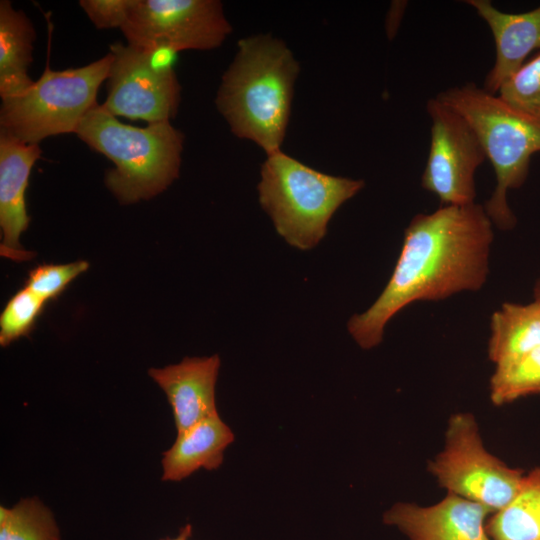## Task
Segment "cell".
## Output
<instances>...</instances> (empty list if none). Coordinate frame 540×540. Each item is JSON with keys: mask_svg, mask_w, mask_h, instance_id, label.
Returning a JSON list of instances; mask_svg holds the SVG:
<instances>
[{"mask_svg": "<svg viewBox=\"0 0 540 540\" xmlns=\"http://www.w3.org/2000/svg\"><path fill=\"white\" fill-rule=\"evenodd\" d=\"M493 239V223L475 202L415 215L388 283L365 312L349 319L350 335L362 349H371L382 342L387 323L409 304L481 289Z\"/></svg>", "mask_w": 540, "mask_h": 540, "instance_id": "6da1fadb", "label": "cell"}, {"mask_svg": "<svg viewBox=\"0 0 540 540\" xmlns=\"http://www.w3.org/2000/svg\"><path fill=\"white\" fill-rule=\"evenodd\" d=\"M299 72V62L283 40L271 34L240 39L215 99L230 131L266 155L280 151Z\"/></svg>", "mask_w": 540, "mask_h": 540, "instance_id": "7a4b0ae2", "label": "cell"}, {"mask_svg": "<svg viewBox=\"0 0 540 540\" xmlns=\"http://www.w3.org/2000/svg\"><path fill=\"white\" fill-rule=\"evenodd\" d=\"M75 134L113 162L105 184L122 204L151 199L179 176L184 134L171 121L131 126L97 103Z\"/></svg>", "mask_w": 540, "mask_h": 540, "instance_id": "3957f363", "label": "cell"}, {"mask_svg": "<svg viewBox=\"0 0 540 540\" xmlns=\"http://www.w3.org/2000/svg\"><path fill=\"white\" fill-rule=\"evenodd\" d=\"M436 98L456 110L477 135L496 177L483 206L493 225L513 229L517 220L507 193L524 184L531 157L540 151V120L514 110L473 82L448 88Z\"/></svg>", "mask_w": 540, "mask_h": 540, "instance_id": "277c9868", "label": "cell"}, {"mask_svg": "<svg viewBox=\"0 0 540 540\" xmlns=\"http://www.w3.org/2000/svg\"><path fill=\"white\" fill-rule=\"evenodd\" d=\"M364 185L362 179L315 170L280 150L266 155L257 190L277 233L289 245L309 250L325 237L337 209Z\"/></svg>", "mask_w": 540, "mask_h": 540, "instance_id": "5b68a950", "label": "cell"}, {"mask_svg": "<svg viewBox=\"0 0 540 540\" xmlns=\"http://www.w3.org/2000/svg\"><path fill=\"white\" fill-rule=\"evenodd\" d=\"M112 55L88 65L52 70L48 66L24 93L2 100L0 132L28 144L75 133L96 104L98 89L107 80Z\"/></svg>", "mask_w": 540, "mask_h": 540, "instance_id": "8992f818", "label": "cell"}, {"mask_svg": "<svg viewBox=\"0 0 540 540\" xmlns=\"http://www.w3.org/2000/svg\"><path fill=\"white\" fill-rule=\"evenodd\" d=\"M429 472L447 493L486 507L491 514L517 494L524 473L511 468L485 447L471 413H455L447 424L444 448L428 463Z\"/></svg>", "mask_w": 540, "mask_h": 540, "instance_id": "52a82bcc", "label": "cell"}, {"mask_svg": "<svg viewBox=\"0 0 540 540\" xmlns=\"http://www.w3.org/2000/svg\"><path fill=\"white\" fill-rule=\"evenodd\" d=\"M101 105L113 116L149 123L171 121L181 101V86L173 68L175 51L115 42Z\"/></svg>", "mask_w": 540, "mask_h": 540, "instance_id": "ba28073f", "label": "cell"}, {"mask_svg": "<svg viewBox=\"0 0 540 540\" xmlns=\"http://www.w3.org/2000/svg\"><path fill=\"white\" fill-rule=\"evenodd\" d=\"M128 44L212 50L232 32L219 0H134L121 28Z\"/></svg>", "mask_w": 540, "mask_h": 540, "instance_id": "9c48e42d", "label": "cell"}, {"mask_svg": "<svg viewBox=\"0 0 540 540\" xmlns=\"http://www.w3.org/2000/svg\"><path fill=\"white\" fill-rule=\"evenodd\" d=\"M431 120L430 147L421 177L423 189L443 205L475 202V172L486 159L483 147L468 122L434 97L427 101Z\"/></svg>", "mask_w": 540, "mask_h": 540, "instance_id": "30bf717a", "label": "cell"}, {"mask_svg": "<svg viewBox=\"0 0 540 540\" xmlns=\"http://www.w3.org/2000/svg\"><path fill=\"white\" fill-rule=\"evenodd\" d=\"M491 512L481 504L449 494L431 506L398 502L383 514L408 540H492L486 531Z\"/></svg>", "mask_w": 540, "mask_h": 540, "instance_id": "8fae6325", "label": "cell"}, {"mask_svg": "<svg viewBox=\"0 0 540 540\" xmlns=\"http://www.w3.org/2000/svg\"><path fill=\"white\" fill-rule=\"evenodd\" d=\"M39 144H28L0 132V254L16 262L33 257L20 244L30 217L25 194L35 162L41 156Z\"/></svg>", "mask_w": 540, "mask_h": 540, "instance_id": "7c38bea8", "label": "cell"}, {"mask_svg": "<svg viewBox=\"0 0 540 540\" xmlns=\"http://www.w3.org/2000/svg\"><path fill=\"white\" fill-rule=\"evenodd\" d=\"M218 355L186 357L180 363L151 368L149 376L165 393L177 433L217 412L215 385L220 368Z\"/></svg>", "mask_w": 540, "mask_h": 540, "instance_id": "4fadbf2b", "label": "cell"}, {"mask_svg": "<svg viewBox=\"0 0 540 540\" xmlns=\"http://www.w3.org/2000/svg\"><path fill=\"white\" fill-rule=\"evenodd\" d=\"M489 26L495 43V61L485 77L483 88L496 94L526 57L540 49V6L521 13L497 9L489 0H467Z\"/></svg>", "mask_w": 540, "mask_h": 540, "instance_id": "5bb4252c", "label": "cell"}, {"mask_svg": "<svg viewBox=\"0 0 540 540\" xmlns=\"http://www.w3.org/2000/svg\"><path fill=\"white\" fill-rule=\"evenodd\" d=\"M233 441L232 430L218 413L177 433L175 442L163 453L162 480L181 481L199 469L219 468Z\"/></svg>", "mask_w": 540, "mask_h": 540, "instance_id": "9a60e30c", "label": "cell"}, {"mask_svg": "<svg viewBox=\"0 0 540 540\" xmlns=\"http://www.w3.org/2000/svg\"><path fill=\"white\" fill-rule=\"evenodd\" d=\"M34 26L22 10L0 1V96L9 99L24 93L34 81L29 76L33 60Z\"/></svg>", "mask_w": 540, "mask_h": 540, "instance_id": "2e32d148", "label": "cell"}, {"mask_svg": "<svg viewBox=\"0 0 540 540\" xmlns=\"http://www.w3.org/2000/svg\"><path fill=\"white\" fill-rule=\"evenodd\" d=\"M488 357L496 365L515 360L540 346V300L521 305L506 302L490 322Z\"/></svg>", "mask_w": 540, "mask_h": 540, "instance_id": "e0dca14e", "label": "cell"}, {"mask_svg": "<svg viewBox=\"0 0 540 540\" xmlns=\"http://www.w3.org/2000/svg\"><path fill=\"white\" fill-rule=\"evenodd\" d=\"M492 540H540V467L524 475L514 498L486 522Z\"/></svg>", "mask_w": 540, "mask_h": 540, "instance_id": "ac0fdd59", "label": "cell"}, {"mask_svg": "<svg viewBox=\"0 0 540 540\" xmlns=\"http://www.w3.org/2000/svg\"><path fill=\"white\" fill-rule=\"evenodd\" d=\"M0 540H61L52 512L36 497L0 507Z\"/></svg>", "mask_w": 540, "mask_h": 540, "instance_id": "d6986e66", "label": "cell"}, {"mask_svg": "<svg viewBox=\"0 0 540 540\" xmlns=\"http://www.w3.org/2000/svg\"><path fill=\"white\" fill-rule=\"evenodd\" d=\"M540 393V346L525 355L495 366L490 379V399L494 405Z\"/></svg>", "mask_w": 540, "mask_h": 540, "instance_id": "ffe728a7", "label": "cell"}, {"mask_svg": "<svg viewBox=\"0 0 540 540\" xmlns=\"http://www.w3.org/2000/svg\"><path fill=\"white\" fill-rule=\"evenodd\" d=\"M497 93L514 110L540 120V52L506 79Z\"/></svg>", "mask_w": 540, "mask_h": 540, "instance_id": "44dd1931", "label": "cell"}, {"mask_svg": "<svg viewBox=\"0 0 540 540\" xmlns=\"http://www.w3.org/2000/svg\"><path fill=\"white\" fill-rule=\"evenodd\" d=\"M46 303L25 286L16 292L0 315V345L6 347L27 336L34 329Z\"/></svg>", "mask_w": 540, "mask_h": 540, "instance_id": "7402d4cb", "label": "cell"}, {"mask_svg": "<svg viewBox=\"0 0 540 540\" xmlns=\"http://www.w3.org/2000/svg\"><path fill=\"white\" fill-rule=\"evenodd\" d=\"M88 267L89 263L84 260L67 264H41L29 272L25 287L45 302H49L58 298Z\"/></svg>", "mask_w": 540, "mask_h": 540, "instance_id": "603a6c76", "label": "cell"}, {"mask_svg": "<svg viewBox=\"0 0 540 540\" xmlns=\"http://www.w3.org/2000/svg\"><path fill=\"white\" fill-rule=\"evenodd\" d=\"M134 0H81L80 7L97 29H121Z\"/></svg>", "mask_w": 540, "mask_h": 540, "instance_id": "cb8c5ba5", "label": "cell"}, {"mask_svg": "<svg viewBox=\"0 0 540 540\" xmlns=\"http://www.w3.org/2000/svg\"><path fill=\"white\" fill-rule=\"evenodd\" d=\"M192 535V526L190 524H186L184 527H182L178 533V535L174 538H163L161 540H189V538Z\"/></svg>", "mask_w": 540, "mask_h": 540, "instance_id": "d4e9b609", "label": "cell"}, {"mask_svg": "<svg viewBox=\"0 0 540 540\" xmlns=\"http://www.w3.org/2000/svg\"><path fill=\"white\" fill-rule=\"evenodd\" d=\"M534 297L535 299L540 300V278L535 285Z\"/></svg>", "mask_w": 540, "mask_h": 540, "instance_id": "484cf974", "label": "cell"}]
</instances>
